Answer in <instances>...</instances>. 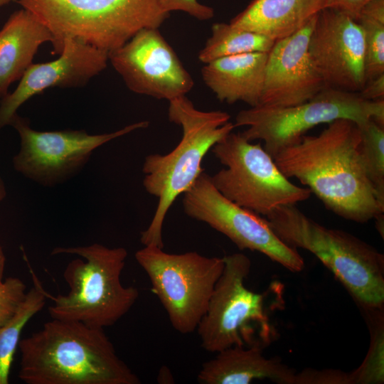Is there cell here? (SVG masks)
<instances>
[{
	"instance_id": "83f0119b",
	"label": "cell",
	"mask_w": 384,
	"mask_h": 384,
	"mask_svg": "<svg viewBox=\"0 0 384 384\" xmlns=\"http://www.w3.org/2000/svg\"><path fill=\"white\" fill-rule=\"evenodd\" d=\"M161 8L167 13L182 11L201 21L209 20L214 16L212 7L201 4L198 0H159Z\"/></svg>"
},
{
	"instance_id": "44dd1931",
	"label": "cell",
	"mask_w": 384,
	"mask_h": 384,
	"mask_svg": "<svg viewBox=\"0 0 384 384\" xmlns=\"http://www.w3.org/2000/svg\"><path fill=\"white\" fill-rule=\"evenodd\" d=\"M275 41L268 37L225 23H213L211 36L198 53L206 64L215 59L250 53H268Z\"/></svg>"
},
{
	"instance_id": "e575fe53",
	"label": "cell",
	"mask_w": 384,
	"mask_h": 384,
	"mask_svg": "<svg viewBox=\"0 0 384 384\" xmlns=\"http://www.w3.org/2000/svg\"><path fill=\"white\" fill-rule=\"evenodd\" d=\"M1 97H0V103H1Z\"/></svg>"
},
{
	"instance_id": "7c38bea8",
	"label": "cell",
	"mask_w": 384,
	"mask_h": 384,
	"mask_svg": "<svg viewBox=\"0 0 384 384\" xmlns=\"http://www.w3.org/2000/svg\"><path fill=\"white\" fill-rule=\"evenodd\" d=\"M185 213L228 237L240 250L259 252L292 272L304 267L297 249L284 243L266 218L224 197L202 172L183 193Z\"/></svg>"
},
{
	"instance_id": "cb8c5ba5",
	"label": "cell",
	"mask_w": 384,
	"mask_h": 384,
	"mask_svg": "<svg viewBox=\"0 0 384 384\" xmlns=\"http://www.w3.org/2000/svg\"><path fill=\"white\" fill-rule=\"evenodd\" d=\"M357 124L366 173L379 201L384 204V127L373 119Z\"/></svg>"
},
{
	"instance_id": "f1b7e54d",
	"label": "cell",
	"mask_w": 384,
	"mask_h": 384,
	"mask_svg": "<svg viewBox=\"0 0 384 384\" xmlns=\"http://www.w3.org/2000/svg\"><path fill=\"white\" fill-rule=\"evenodd\" d=\"M371 0H324V9L330 8L358 19L363 7Z\"/></svg>"
},
{
	"instance_id": "2e32d148",
	"label": "cell",
	"mask_w": 384,
	"mask_h": 384,
	"mask_svg": "<svg viewBox=\"0 0 384 384\" xmlns=\"http://www.w3.org/2000/svg\"><path fill=\"white\" fill-rule=\"evenodd\" d=\"M317 14L296 33L276 41L268 52L260 105H299L326 87L309 49Z\"/></svg>"
},
{
	"instance_id": "9a60e30c",
	"label": "cell",
	"mask_w": 384,
	"mask_h": 384,
	"mask_svg": "<svg viewBox=\"0 0 384 384\" xmlns=\"http://www.w3.org/2000/svg\"><path fill=\"white\" fill-rule=\"evenodd\" d=\"M60 56L52 61L32 63L16 89L0 103V129L10 125L19 107L31 97L51 87L73 88L86 85L102 72L108 52L73 38L63 41Z\"/></svg>"
},
{
	"instance_id": "ba28073f",
	"label": "cell",
	"mask_w": 384,
	"mask_h": 384,
	"mask_svg": "<svg viewBox=\"0 0 384 384\" xmlns=\"http://www.w3.org/2000/svg\"><path fill=\"white\" fill-rule=\"evenodd\" d=\"M223 258V272L196 329L201 346L215 353L235 346L264 348L276 334L266 311L265 296L245 285L251 261L239 252Z\"/></svg>"
},
{
	"instance_id": "1f68e13d",
	"label": "cell",
	"mask_w": 384,
	"mask_h": 384,
	"mask_svg": "<svg viewBox=\"0 0 384 384\" xmlns=\"http://www.w3.org/2000/svg\"><path fill=\"white\" fill-rule=\"evenodd\" d=\"M6 264V256L3 247L0 245V281H1L4 274Z\"/></svg>"
},
{
	"instance_id": "ffe728a7",
	"label": "cell",
	"mask_w": 384,
	"mask_h": 384,
	"mask_svg": "<svg viewBox=\"0 0 384 384\" xmlns=\"http://www.w3.org/2000/svg\"><path fill=\"white\" fill-rule=\"evenodd\" d=\"M324 5V0H252L229 23L276 41L304 27Z\"/></svg>"
},
{
	"instance_id": "7402d4cb",
	"label": "cell",
	"mask_w": 384,
	"mask_h": 384,
	"mask_svg": "<svg viewBox=\"0 0 384 384\" xmlns=\"http://www.w3.org/2000/svg\"><path fill=\"white\" fill-rule=\"evenodd\" d=\"M33 286L14 316L0 326V384H8L11 366L21 332L27 323L46 305L48 292L33 275Z\"/></svg>"
},
{
	"instance_id": "ac0fdd59",
	"label": "cell",
	"mask_w": 384,
	"mask_h": 384,
	"mask_svg": "<svg viewBox=\"0 0 384 384\" xmlns=\"http://www.w3.org/2000/svg\"><path fill=\"white\" fill-rule=\"evenodd\" d=\"M267 53H244L212 60L201 69L203 80L220 102L260 105Z\"/></svg>"
},
{
	"instance_id": "4316f807",
	"label": "cell",
	"mask_w": 384,
	"mask_h": 384,
	"mask_svg": "<svg viewBox=\"0 0 384 384\" xmlns=\"http://www.w3.org/2000/svg\"><path fill=\"white\" fill-rule=\"evenodd\" d=\"M293 384H351L349 373L340 370L306 369L294 375Z\"/></svg>"
},
{
	"instance_id": "484cf974",
	"label": "cell",
	"mask_w": 384,
	"mask_h": 384,
	"mask_svg": "<svg viewBox=\"0 0 384 384\" xmlns=\"http://www.w3.org/2000/svg\"><path fill=\"white\" fill-rule=\"evenodd\" d=\"M27 293L26 285L18 277L0 281V326L16 313Z\"/></svg>"
},
{
	"instance_id": "836d02e7",
	"label": "cell",
	"mask_w": 384,
	"mask_h": 384,
	"mask_svg": "<svg viewBox=\"0 0 384 384\" xmlns=\"http://www.w3.org/2000/svg\"><path fill=\"white\" fill-rule=\"evenodd\" d=\"M19 1L20 0H0V8L10 4L11 2L15 1L18 3Z\"/></svg>"
},
{
	"instance_id": "9c48e42d",
	"label": "cell",
	"mask_w": 384,
	"mask_h": 384,
	"mask_svg": "<svg viewBox=\"0 0 384 384\" xmlns=\"http://www.w3.org/2000/svg\"><path fill=\"white\" fill-rule=\"evenodd\" d=\"M211 150L225 168L210 181L239 206L266 217L279 206L296 205L311 196L308 188L294 184L282 173L260 143H250L241 132H230Z\"/></svg>"
},
{
	"instance_id": "d4e9b609",
	"label": "cell",
	"mask_w": 384,
	"mask_h": 384,
	"mask_svg": "<svg viewBox=\"0 0 384 384\" xmlns=\"http://www.w3.org/2000/svg\"><path fill=\"white\" fill-rule=\"evenodd\" d=\"M365 40L366 81L384 73V20L360 15Z\"/></svg>"
},
{
	"instance_id": "5bb4252c",
	"label": "cell",
	"mask_w": 384,
	"mask_h": 384,
	"mask_svg": "<svg viewBox=\"0 0 384 384\" xmlns=\"http://www.w3.org/2000/svg\"><path fill=\"white\" fill-rule=\"evenodd\" d=\"M309 53L326 87L359 92L366 82L365 40L358 22L336 9L317 14Z\"/></svg>"
},
{
	"instance_id": "30bf717a",
	"label": "cell",
	"mask_w": 384,
	"mask_h": 384,
	"mask_svg": "<svg viewBox=\"0 0 384 384\" xmlns=\"http://www.w3.org/2000/svg\"><path fill=\"white\" fill-rule=\"evenodd\" d=\"M135 259L148 275L151 292L174 329L183 334L196 330L223 272V258L192 251L171 254L146 245L136 252Z\"/></svg>"
},
{
	"instance_id": "6da1fadb",
	"label": "cell",
	"mask_w": 384,
	"mask_h": 384,
	"mask_svg": "<svg viewBox=\"0 0 384 384\" xmlns=\"http://www.w3.org/2000/svg\"><path fill=\"white\" fill-rule=\"evenodd\" d=\"M357 123L340 119L319 134L303 135L274 159L282 173L306 186L336 215L364 223L384 213L366 173Z\"/></svg>"
},
{
	"instance_id": "8992f818",
	"label": "cell",
	"mask_w": 384,
	"mask_h": 384,
	"mask_svg": "<svg viewBox=\"0 0 384 384\" xmlns=\"http://www.w3.org/2000/svg\"><path fill=\"white\" fill-rule=\"evenodd\" d=\"M49 29L60 53L65 38L107 52L144 28H159L169 17L159 0H20Z\"/></svg>"
},
{
	"instance_id": "f546056e",
	"label": "cell",
	"mask_w": 384,
	"mask_h": 384,
	"mask_svg": "<svg viewBox=\"0 0 384 384\" xmlns=\"http://www.w3.org/2000/svg\"><path fill=\"white\" fill-rule=\"evenodd\" d=\"M366 100H377L384 98V73L366 81L358 92Z\"/></svg>"
},
{
	"instance_id": "4fadbf2b",
	"label": "cell",
	"mask_w": 384,
	"mask_h": 384,
	"mask_svg": "<svg viewBox=\"0 0 384 384\" xmlns=\"http://www.w3.org/2000/svg\"><path fill=\"white\" fill-rule=\"evenodd\" d=\"M109 62L132 92L170 101L194 82L159 28H144L108 53Z\"/></svg>"
},
{
	"instance_id": "3957f363",
	"label": "cell",
	"mask_w": 384,
	"mask_h": 384,
	"mask_svg": "<svg viewBox=\"0 0 384 384\" xmlns=\"http://www.w3.org/2000/svg\"><path fill=\"white\" fill-rule=\"evenodd\" d=\"M168 117L181 128L180 142L166 154L148 155L142 167L144 188L158 199V204L150 224L141 233L140 241L144 246L161 248L167 212L203 171L201 164L206 154L235 127L228 113L199 110L186 95L169 101Z\"/></svg>"
},
{
	"instance_id": "d6986e66",
	"label": "cell",
	"mask_w": 384,
	"mask_h": 384,
	"mask_svg": "<svg viewBox=\"0 0 384 384\" xmlns=\"http://www.w3.org/2000/svg\"><path fill=\"white\" fill-rule=\"evenodd\" d=\"M48 42L53 43L52 33L31 11L22 8L10 15L0 29L1 100L33 63L39 47Z\"/></svg>"
},
{
	"instance_id": "7a4b0ae2",
	"label": "cell",
	"mask_w": 384,
	"mask_h": 384,
	"mask_svg": "<svg viewBox=\"0 0 384 384\" xmlns=\"http://www.w3.org/2000/svg\"><path fill=\"white\" fill-rule=\"evenodd\" d=\"M18 378L26 384H139L104 329L52 319L20 340Z\"/></svg>"
},
{
	"instance_id": "8fae6325",
	"label": "cell",
	"mask_w": 384,
	"mask_h": 384,
	"mask_svg": "<svg viewBox=\"0 0 384 384\" xmlns=\"http://www.w3.org/2000/svg\"><path fill=\"white\" fill-rule=\"evenodd\" d=\"M149 124L148 121H141L100 134H90L84 129L38 131L17 113L10 125L19 136L20 148L12 164L28 179L44 187H55L80 173L97 148Z\"/></svg>"
},
{
	"instance_id": "d6a6232c",
	"label": "cell",
	"mask_w": 384,
	"mask_h": 384,
	"mask_svg": "<svg viewBox=\"0 0 384 384\" xmlns=\"http://www.w3.org/2000/svg\"><path fill=\"white\" fill-rule=\"evenodd\" d=\"M6 196V185L0 174V203L4 200Z\"/></svg>"
},
{
	"instance_id": "277c9868",
	"label": "cell",
	"mask_w": 384,
	"mask_h": 384,
	"mask_svg": "<svg viewBox=\"0 0 384 384\" xmlns=\"http://www.w3.org/2000/svg\"><path fill=\"white\" fill-rule=\"evenodd\" d=\"M287 245L315 255L345 287L362 310L384 306V255L339 229L326 228L296 205L282 206L266 216Z\"/></svg>"
},
{
	"instance_id": "5b68a950",
	"label": "cell",
	"mask_w": 384,
	"mask_h": 384,
	"mask_svg": "<svg viewBox=\"0 0 384 384\" xmlns=\"http://www.w3.org/2000/svg\"><path fill=\"white\" fill-rule=\"evenodd\" d=\"M51 255H75L63 272L69 287L66 294L48 297L52 319L73 321L102 329L117 323L139 298L137 288L124 287L120 277L125 266V248L107 247L99 243L86 246L56 247Z\"/></svg>"
},
{
	"instance_id": "603a6c76",
	"label": "cell",
	"mask_w": 384,
	"mask_h": 384,
	"mask_svg": "<svg viewBox=\"0 0 384 384\" xmlns=\"http://www.w3.org/2000/svg\"><path fill=\"white\" fill-rule=\"evenodd\" d=\"M370 331L368 351L361 365L349 373L351 384H381L384 381L383 308L363 310Z\"/></svg>"
},
{
	"instance_id": "52a82bcc",
	"label": "cell",
	"mask_w": 384,
	"mask_h": 384,
	"mask_svg": "<svg viewBox=\"0 0 384 384\" xmlns=\"http://www.w3.org/2000/svg\"><path fill=\"white\" fill-rule=\"evenodd\" d=\"M346 119L357 124L373 119L384 127V98L366 100L358 92L325 87L311 99L292 106L257 105L240 111L235 127H246L241 132L249 142L262 140L273 158L298 142L311 128Z\"/></svg>"
},
{
	"instance_id": "e0dca14e",
	"label": "cell",
	"mask_w": 384,
	"mask_h": 384,
	"mask_svg": "<svg viewBox=\"0 0 384 384\" xmlns=\"http://www.w3.org/2000/svg\"><path fill=\"white\" fill-rule=\"evenodd\" d=\"M259 346H235L216 353L203 363L198 380L203 384H248L269 379L280 384H293L296 371L278 358H268Z\"/></svg>"
},
{
	"instance_id": "4dcf8cb0",
	"label": "cell",
	"mask_w": 384,
	"mask_h": 384,
	"mask_svg": "<svg viewBox=\"0 0 384 384\" xmlns=\"http://www.w3.org/2000/svg\"><path fill=\"white\" fill-rule=\"evenodd\" d=\"M374 220H375V227L377 228V230L378 231L380 235L383 238V231H384V228H384L383 227L384 226V215H383V213L378 215L377 217H375L374 218Z\"/></svg>"
}]
</instances>
